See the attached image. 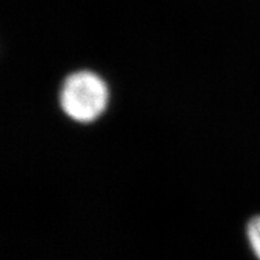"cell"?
<instances>
[{"mask_svg":"<svg viewBox=\"0 0 260 260\" xmlns=\"http://www.w3.org/2000/svg\"><path fill=\"white\" fill-rule=\"evenodd\" d=\"M110 92L105 80L89 70L70 74L59 92L63 112L81 124L95 122L109 106Z\"/></svg>","mask_w":260,"mask_h":260,"instance_id":"6da1fadb","label":"cell"},{"mask_svg":"<svg viewBox=\"0 0 260 260\" xmlns=\"http://www.w3.org/2000/svg\"><path fill=\"white\" fill-rule=\"evenodd\" d=\"M247 239L252 252L254 253L256 259L260 260V216L249 220L247 225Z\"/></svg>","mask_w":260,"mask_h":260,"instance_id":"7a4b0ae2","label":"cell"}]
</instances>
